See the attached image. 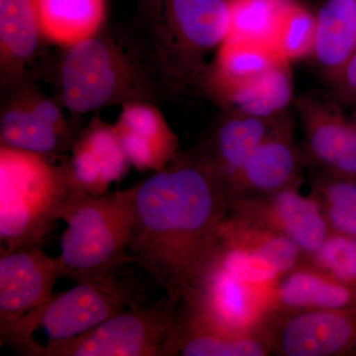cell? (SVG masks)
Wrapping results in <instances>:
<instances>
[{"mask_svg":"<svg viewBox=\"0 0 356 356\" xmlns=\"http://www.w3.org/2000/svg\"><path fill=\"white\" fill-rule=\"evenodd\" d=\"M221 242L266 262L280 275L306 264L307 255L287 236L248 224L229 214L222 226Z\"/></svg>","mask_w":356,"mask_h":356,"instance_id":"cell-22","label":"cell"},{"mask_svg":"<svg viewBox=\"0 0 356 356\" xmlns=\"http://www.w3.org/2000/svg\"><path fill=\"white\" fill-rule=\"evenodd\" d=\"M8 90L0 118L1 145L50 159L72 147L79 133L57 102L28 86L27 81Z\"/></svg>","mask_w":356,"mask_h":356,"instance_id":"cell-10","label":"cell"},{"mask_svg":"<svg viewBox=\"0 0 356 356\" xmlns=\"http://www.w3.org/2000/svg\"><path fill=\"white\" fill-rule=\"evenodd\" d=\"M229 16V0H140L139 36L168 92L203 88Z\"/></svg>","mask_w":356,"mask_h":356,"instance_id":"cell-3","label":"cell"},{"mask_svg":"<svg viewBox=\"0 0 356 356\" xmlns=\"http://www.w3.org/2000/svg\"><path fill=\"white\" fill-rule=\"evenodd\" d=\"M306 140V163L316 170L356 181V116L315 95L298 102Z\"/></svg>","mask_w":356,"mask_h":356,"instance_id":"cell-12","label":"cell"},{"mask_svg":"<svg viewBox=\"0 0 356 356\" xmlns=\"http://www.w3.org/2000/svg\"><path fill=\"white\" fill-rule=\"evenodd\" d=\"M77 191L67 161L0 146L1 252L41 247L67 199Z\"/></svg>","mask_w":356,"mask_h":356,"instance_id":"cell-5","label":"cell"},{"mask_svg":"<svg viewBox=\"0 0 356 356\" xmlns=\"http://www.w3.org/2000/svg\"><path fill=\"white\" fill-rule=\"evenodd\" d=\"M311 194L318 199L332 233L356 238V181L316 170Z\"/></svg>","mask_w":356,"mask_h":356,"instance_id":"cell-26","label":"cell"},{"mask_svg":"<svg viewBox=\"0 0 356 356\" xmlns=\"http://www.w3.org/2000/svg\"><path fill=\"white\" fill-rule=\"evenodd\" d=\"M356 51V0H325L316 14L312 55L334 81Z\"/></svg>","mask_w":356,"mask_h":356,"instance_id":"cell-20","label":"cell"},{"mask_svg":"<svg viewBox=\"0 0 356 356\" xmlns=\"http://www.w3.org/2000/svg\"><path fill=\"white\" fill-rule=\"evenodd\" d=\"M43 38L35 0H0V65L6 89L26 81L25 70Z\"/></svg>","mask_w":356,"mask_h":356,"instance_id":"cell-18","label":"cell"},{"mask_svg":"<svg viewBox=\"0 0 356 356\" xmlns=\"http://www.w3.org/2000/svg\"><path fill=\"white\" fill-rule=\"evenodd\" d=\"M306 264L344 284L356 287V238L331 232Z\"/></svg>","mask_w":356,"mask_h":356,"instance_id":"cell-29","label":"cell"},{"mask_svg":"<svg viewBox=\"0 0 356 356\" xmlns=\"http://www.w3.org/2000/svg\"><path fill=\"white\" fill-rule=\"evenodd\" d=\"M262 323L274 355L356 356V306L266 311Z\"/></svg>","mask_w":356,"mask_h":356,"instance_id":"cell-9","label":"cell"},{"mask_svg":"<svg viewBox=\"0 0 356 356\" xmlns=\"http://www.w3.org/2000/svg\"><path fill=\"white\" fill-rule=\"evenodd\" d=\"M114 126L130 165L140 172H159L179 153L177 135L154 103H125Z\"/></svg>","mask_w":356,"mask_h":356,"instance_id":"cell-15","label":"cell"},{"mask_svg":"<svg viewBox=\"0 0 356 356\" xmlns=\"http://www.w3.org/2000/svg\"><path fill=\"white\" fill-rule=\"evenodd\" d=\"M63 106L74 114L128 102H158L168 88L139 34L102 29L63 54Z\"/></svg>","mask_w":356,"mask_h":356,"instance_id":"cell-2","label":"cell"},{"mask_svg":"<svg viewBox=\"0 0 356 356\" xmlns=\"http://www.w3.org/2000/svg\"><path fill=\"white\" fill-rule=\"evenodd\" d=\"M285 119L282 115L261 118L229 110L198 147L229 185L257 147Z\"/></svg>","mask_w":356,"mask_h":356,"instance_id":"cell-17","label":"cell"},{"mask_svg":"<svg viewBox=\"0 0 356 356\" xmlns=\"http://www.w3.org/2000/svg\"><path fill=\"white\" fill-rule=\"evenodd\" d=\"M266 311L325 310L356 306V287L344 284L308 264L264 286Z\"/></svg>","mask_w":356,"mask_h":356,"instance_id":"cell-16","label":"cell"},{"mask_svg":"<svg viewBox=\"0 0 356 356\" xmlns=\"http://www.w3.org/2000/svg\"><path fill=\"white\" fill-rule=\"evenodd\" d=\"M289 64L278 63L264 76L227 96L221 104L229 111L261 118L280 116L293 97Z\"/></svg>","mask_w":356,"mask_h":356,"instance_id":"cell-24","label":"cell"},{"mask_svg":"<svg viewBox=\"0 0 356 356\" xmlns=\"http://www.w3.org/2000/svg\"><path fill=\"white\" fill-rule=\"evenodd\" d=\"M76 142L95 154L102 163L105 179L109 185L121 179L128 172L130 161L122 147L114 125L95 118L77 134Z\"/></svg>","mask_w":356,"mask_h":356,"instance_id":"cell-28","label":"cell"},{"mask_svg":"<svg viewBox=\"0 0 356 356\" xmlns=\"http://www.w3.org/2000/svg\"><path fill=\"white\" fill-rule=\"evenodd\" d=\"M231 201L228 184L199 147L179 152L134 187L131 261L175 306L195 291L217 261Z\"/></svg>","mask_w":356,"mask_h":356,"instance_id":"cell-1","label":"cell"},{"mask_svg":"<svg viewBox=\"0 0 356 356\" xmlns=\"http://www.w3.org/2000/svg\"><path fill=\"white\" fill-rule=\"evenodd\" d=\"M288 187L268 195L232 199L231 212L242 221L287 236L301 248L307 259L331 234L318 199Z\"/></svg>","mask_w":356,"mask_h":356,"instance_id":"cell-11","label":"cell"},{"mask_svg":"<svg viewBox=\"0 0 356 356\" xmlns=\"http://www.w3.org/2000/svg\"><path fill=\"white\" fill-rule=\"evenodd\" d=\"M60 255L51 257L41 247L18 248L0 255V327L44 305L65 276Z\"/></svg>","mask_w":356,"mask_h":356,"instance_id":"cell-13","label":"cell"},{"mask_svg":"<svg viewBox=\"0 0 356 356\" xmlns=\"http://www.w3.org/2000/svg\"><path fill=\"white\" fill-rule=\"evenodd\" d=\"M332 83L336 86L339 97L356 108V51L348 58Z\"/></svg>","mask_w":356,"mask_h":356,"instance_id":"cell-30","label":"cell"},{"mask_svg":"<svg viewBox=\"0 0 356 356\" xmlns=\"http://www.w3.org/2000/svg\"><path fill=\"white\" fill-rule=\"evenodd\" d=\"M178 307L168 297L134 304L93 329L65 341L33 344L30 356H173Z\"/></svg>","mask_w":356,"mask_h":356,"instance_id":"cell-7","label":"cell"},{"mask_svg":"<svg viewBox=\"0 0 356 356\" xmlns=\"http://www.w3.org/2000/svg\"><path fill=\"white\" fill-rule=\"evenodd\" d=\"M42 36L58 46H74L95 36L105 19V0H35Z\"/></svg>","mask_w":356,"mask_h":356,"instance_id":"cell-21","label":"cell"},{"mask_svg":"<svg viewBox=\"0 0 356 356\" xmlns=\"http://www.w3.org/2000/svg\"><path fill=\"white\" fill-rule=\"evenodd\" d=\"M289 1L229 0V28L225 39L243 40L273 49L281 16Z\"/></svg>","mask_w":356,"mask_h":356,"instance_id":"cell-25","label":"cell"},{"mask_svg":"<svg viewBox=\"0 0 356 356\" xmlns=\"http://www.w3.org/2000/svg\"><path fill=\"white\" fill-rule=\"evenodd\" d=\"M280 62L282 60L268 47L225 39L209 65L203 89L222 103L227 96L264 76Z\"/></svg>","mask_w":356,"mask_h":356,"instance_id":"cell-19","label":"cell"},{"mask_svg":"<svg viewBox=\"0 0 356 356\" xmlns=\"http://www.w3.org/2000/svg\"><path fill=\"white\" fill-rule=\"evenodd\" d=\"M306 163L305 154L293 140L291 122L286 118L257 147L229 182L232 199L268 195L300 186Z\"/></svg>","mask_w":356,"mask_h":356,"instance_id":"cell-14","label":"cell"},{"mask_svg":"<svg viewBox=\"0 0 356 356\" xmlns=\"http://www.w3.org/2000/svg\"><path fill=\"white\" fill-rule=\"evenodd\" d=\"M175 355L267 356L273 355V346L264 325L252 334L231 336L185 324L178 318Z\"/></svg>","mask_w":356,"mask_h":356,"instance_id":"cell-23","label":"cell"},{"mask_svg":"<svg viewBox=\"0 0 356 356\" xmlns=\"http://www.w3.org/2000/svg\"><path fill=\"white\" fill-rule=\"evenodd\" d=\"M140 299L117 275L76 283L67 291L54 294L44 305L0 327V343L22 355L35 341L37 330H43L48 343L65 341L93 329Z\"/></svg>","mask_w":356,"mask_h":356,"instance_id":"cell-6","label":"cell"},{"mask_svg":"<svg viewBox=\"0 0 356 356\" xmlns=\"http://www.w3.org/2000/svg\"><path fill=\"white\" fill-rule=\"evenodd\" d=\"M264 312V288L238 280L217 259L178 308V318L210 331L243 336L262 329Z\"/></svg>","mask_w":356,"mask_h":356,"instance_id":"cell-8","label":"cell"},{"mask_svg":"<svg viewBox=\"0 0 356 356\" xmlns=\"http://www.w3.org/2000/svg\"><path fill=\"white\" fill-rule=\"evenodd\" d=\"M316 15L290 0L283 10L273 50L281 60L290 63L312 55L315 42Z\"/></svg>","mask_w":356,"mask_h":356,"instance_id":"cell-27","label":"cell"},{"mask_svg":"<svg viewBox=\"0 0 356 356\" xmlns=\"http://www.w3.org/2000/svg\"><path fill=\"white\" fill-rule=\"evenodd\" d=\"M67 224L60 241L65 277L76 283L105 280L132 264L134 187L91 195L76 191L58 214Z\"/></svg>","mask_w":356,"mask_h":356,"instance_id":"cell-4","label":"cell"}]
</instances>
